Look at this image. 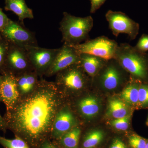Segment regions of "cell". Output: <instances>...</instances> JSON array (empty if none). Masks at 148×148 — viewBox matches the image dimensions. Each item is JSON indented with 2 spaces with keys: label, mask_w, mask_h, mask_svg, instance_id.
Segmentation results:
<instances>
[{
  "label": "cell",
  "mask_w": 148,
  "mask_h": 148,
  "mask_svg": "<svg viewBox=\"0 0 148 148\" xmlns=\"http://www.w3.org/2000/svg\"><path fill=\"white\" fill-rule=\"evenodd\" d=\"M9 44L0 33V73H5V64Z\"/></svg>",
  "instance_id": "603a6c76"
},
{
  "label": "cell",
  "mask_w": 148,
  "mask_h": 148,
  "mask_svg": "<svg viewBox=\"0 0 148 148\" xmlns=\"http://www.w3.org/2000/svg\"><path fill=\"white\" fill-rule=\"evenodd\" d=\"M81 133L79 127H73L59 139L61 146L64 148H78Z\"/></svg>",
  "instance_id": "ffe728a7"
},
{
  "label": "cell",
  "mask_w": 148,
  "mask_h": 148,
  "mask_svg": "<svg viewBox=\"0 0 148 148\" xmlns=\"http://www.w3.org/2000/svg\"><path fill=\"white\" fill-rule=\"evenodd\" d=\"M109 148H127V146L119 138H116L112 142Z\"/></svg>",
  "instance_id": "f546056e"
},
{
  "label": "cell",
  "mask_w": 148,
  "mask_h": 148,
  "mask_svg": "<svg viewBox=\"0 0 148 148\" xmlns=\"http://www.w3.org/2000/svg\"><path fill=\"white\" fill-rule=\"evenodd\" d=\"M84 73L80 64H74L58 72L57 83L70 90H81L87 82Z\"/></svg>",
  "instance_id": "30bf717a"
},
{
  "label": "cell",
  "mask_w": 148,
  "mask_h": 148,
  "mask_svg": "<svg viewBox=\"0 0 148 148\" xmlns=\"http://www.w3.org/2000/svg\"><path fill=\"white\" fill-rule=\"evenodd\" d=\"M105 134L101 130H94L88 132L84 138L83 148H94L103 141Z\"/></svg>",
  "instance_id": "44dd1931"
},
{
  "label": "cell",
  "mask_w": 148,
  "mask_h": 148,
  "mask_svg": "<svg viewBox=\"0 0 148 148\" xmlns=\"http://www.w3.org/2000/svg\"><path fill=\"white\" fill-rule=\"evenodd\" d=\"M75 119L71 112L64 109L57 113L52 127V135L55 139H59L66 132L76 127Z\"/></svg>",
  "instance_id": "4fadbf2b"
},
{
  "label": "cell",
  "mask_w": 148,
  "mask_h": 148,
  "mask_svg": "<svg viewBox=\"0 0 148 148\" xmlns=\"http://www.w3.org/2000/svg\"><path fill=\"white\" fill-rule=\"evenodd\" d=\"M6 127V124L5 121L4 119L2 117L0 114V130H5Z\"/></svg>",
  "instance_id": "1f68e13d"
},
{
  "label": "cell",
  "mask_w": 148,
  "mask_h": 148,
  "mask_svg": "<svg viewBox=\"0 0 148 148\" xmlns=\"http://www.w3.org/2000/svg\"><path fill=\"white\" fill-rule=\"evenodd\" d=\"M142 82L132 78L130 82L126 85L121 94V98L130 107L139 108L138 95L139 89Z\"/></svg>",
  "instance_id": "e0dca14e"
},
{
  "label": "cell",
  "mask_w": 148,
  "mask_h": 148,
  "mask_svg": "<svg viewBox=\"0 0 148 148\" xmlns=\"http://www.w3.org/2000/svg\"><path fill=\"white\" fill-rule=\"evenodd\" d=\"M0 33L9 43L25 49L38 46L35 34L27 29L22 23L10 19Z\"/></svg>",
  "instance_id": "8992f818"
},
{
  "label": "cell",
  "mask_w": 148,
  "mask_h": 148,
  "mask_svg": "<svg viewBox=\"0 0 148 148\" xmlns=\"http://www.w3.org/2000/svg\"><path fill=\"white\" fill-rule=\"evenodd\" d=\"M79 110L83 116L87 119L95 117L99 114L101 104L98 98L90 96L83 98L78 104Z\"/></svg>",
  "instance_id": "2e32d148"
},
{
  "label": "cell",
  "mask_w": 148,
  "mask_h": 148,
  "mask_svg": "<svg viewBox=\"0 0 148 148\" xmlns=\"http://www.w3.org/2000/svg\"><path fill=\"white\" fill-rule=\"evenodd\" d=\"M114 58L131 77L148 84V53L124 43L118 46Z\"/></svg>",
  "instance_id": "7a4b0ae2"
},
{
  "label": "cell",
  "mask_w": 148,
  "mask_h": 148,
  "mask_svg": "<svg viewBox=\"0 0 148 148\" xmlns=\"http://www.w3.org/2000/svg\"><path fill=\"white\" fill-rule=\"evenodd\" d=\"M33 68L39 74L46 73L59 51V48L48 49L39 46L26 49Z\"/></svg>",
  "instance_id": "9c48e42d"
},
{
  "label": "cell",
  "mask_w": 148,
  "mask_h": 148,
  "mask_svg": "<svg viewBox=\"0 0 148 148\" xmlns=\"http://www.w3.org/2000/svg\"><path fill=\"white\" fill-rule=\"evenodd\" d=\"M37 74L29 72L15 76L18 91L27 93L34 89L37 84Z\"/></svg>",
  "instance_id": "d6986e66"
},
{
  "label": "cell",
  "mask_w": 148,
  "mask_h": 148,
  "mask_svg": "<svg viewBox=\"0 0 148 148\" xmlns=\"http://www.w3.org/2000/svg\"><path fill=\"white\" fill-rule=\"evenodd\" d=\"M128 73L120 65L116 59L108 60L101 71L93 78L98 85L108 90H115L127 81Z\"/></svg>",
  "instance_id": "277c9868"
},
{
  "label": "cell",
  "mask_w": 148,
  "mask_h": 148,
  "mask_svg": "<svg viewBox=\"0 0 148 148\" xmlns=\"http://www.w3.org/2000/svg\"><path fill=\"white\" fill-rule=\"evenodd\" d=\"M80 53L73 47L63 45L46 74L52 75L72 65L80 64Z\"/></svg>",
  "instance_id": "8fae6325"
},
{
  "label": "cell",
  "mask_w": 148,
  "mask_h": 148,
  "mask_svg": "<svg viewBox=\"0 0 148 148\" xmlns=\"http://www.w3.org/2000/svg\"><path fill=\"white\" fill-rule=\"evenodd\" d=\"M138 107L141 108H148V84L141 83L139 87Z\"/></svg>",
  "instance_id": "d4e9b609"
},
{
  "label": "cell",
  "mask_w": 148,
  "mask_h": 148,
  "mask_svg": "<svg viewBox=\"0 0 148 148\" xmlns=\"http://www.w3.org/2000/svg\"><path fill=\"white\" fill-rule=\"evenodd\" d=\"M0 144L4 148H30L26 141L17 136L13 139L0 136Z\"/></svg>",
  "instance_id": "7402d4cb"
},
{
  "label": "cell",
  "mask_w": 148,
  "mask_h": 148,
  "mask_svg": "<svg viewBox=\"0 0 148 148\" xmlns=\"http://www.w3.org/2000/svg\"><path fill=\"white\" fill-rule=\"evenodd\" d=\"M108 60L86 53H80V64L85 72L89 76H95L106 64Z\"/></svg>",
  "instance_id": "5bb4252c"
},
{
  "label": "cell",
  "mask_w": 148,
  "mask_h": 148,
  "mask_svg": "<svg viewBox=\"0 0 148 148\" xmlns=\"http://www.w3.org/2000/svg\"><path fill=\"white\" fill-rule=\"evenodd\" d=\"M146 148H148V140H147V144H146Z\"/></svg>",
  "instance_id": "e575fe53"
},
{
  "label": "cell",
  "mask_w": 148,
  "mask_h": 148,
  "mask_svg": "<svg viewBox=\"0 0 148 148\" xmlns=\"http://www.w3.org/2000/svg\"><path fill=\"white\" fill-rule=\"evenodd\" d=\"M130 106L122 100L117 98H111L108 102L106 116L114 119L121 118L132 114Z\"/></svg>",
  "instance_id": "ac0fdd59"
},
{
  "label": "cell",
  "mask_w": 148,
  "mask_h": 148,
  "mask_svg": "<svg viewBox=\"0 0 148 148\" xmlns=\"http://www.w3.org/2000/svg\"><path fill=\"white\" fill-rule=\"evenodd\" d=\"M107 0H90L91 3L90 12L94 13L101 7Z\"/></svg>",
  "instance_id": "f1b7e54d"
},
{
  "label": "cell",
  "mask_w": 148,
  "mask_h": 148,
  "mask_svg": "<svg viewBox=\"0 0 148 148\" xmlns=\"http://www.w3.org/2000/svg\"><path fill=\"white\" fill-rule=\"evenodd\" d=\"M0 85V99L3 102L8 112L13 108L19 98L16 77L14 75L5 73L2 75Z\"/></svg>",
  "instance_id": "7c38bea8"
},
{
  "label": "cell",
  "mask_w": 148,
  "mask_h": 148,
  "mask_svg": "<svg viewBox=\"0 0 148 148\" xmlns=\"http://www.w3.org/2000/svg\"><path fill=\"white\" fill-rule=\"evenodd\" d=\"M146 124L147 126H148V116L147 117V121H146Z\"/></svg>",
  "instance_id": "836d02e7"
},
{
  "label": "cell",
  "mask_w": 148,
  "mask_h": 148,
  "mask_svg": "<svg viewBox=\"0 0 148 148\" xmlns=\"http://www.w3.org/2000/svg\"><path fill=\"white\" fill-rule=\"evenodd\" d=\"M10 19L0 8V33L8 24Z\"/></svg>",
  "instance_id": "83f0119b"
},
{
  "label": "cell",
  "mask_w": 148,
  "mask_h": 148,
  "mask_svg": "<svg viewBox=\"0 0 148 148\" xmlns=\"http://www.w3.org/2000/svg\"><path fill=\"white\" fill-rule=\"evenodd\" d=\"M2 79V76L0 75V85L1 83Z\"/></svg>",
  "instance_id": "d6a6232c"
},
{
  "label": "cell",
  "mask_w": 148,
  "mask_h": 148,
  "mask_svg": "<svg viewBox=\"0 0 148 148\" xmlns=\"http://www.w3.org/2000/svg\"><path fill=\"white\" fill-rule=\"evenodd\" d=\"M106 17L109 28L115 36L117 37L120 34H125L133 40L139 34V24L123 12L109 10L106 14Z\"/></svg>",
  "instance_id": "52a82bcc"
},
{
  "label": "cell",
  "mask_w": 148,
  "mask_h": 148,
  "mask_svg": "<svg viewBox=\"0 0 148 148\" xmlns=\"http://www.w3.org/2000/svg\"><path fill=\"white\" fill-rule=\"evenodd\" d=\"M59 25L64 44L73 46L90 39L89 34L93 27V20L90 16L77 17L64 12Z\"/></svg>",
  "instance_id": "3957f363"
},
{
  "label": "cell",
  "mask_w": 148,
  "mask_h": 148,
  "mask_svg": "<svg viewBox=\"0 0 148 148\" xmlns=\"http://www.w3.org/2000/svg\"><path fill=\"white\" fill-rule=\"evenodd\" d=\"M5 10L13 12L21 23L26 18H34L33 10L28 7L25 0H5Z\"/></svg>",
  "instance_id": "9a60e30c"
},
{
  "label": "cell",
  "mask_w": 148,
  "mask_h": 148,
  "mask_svg": "<svg viewBox=\"0 0 148 148\" xmlns=\"http://www.w3.org/2000/svg\"><path fill=\"white\" fill-rule=\"evenodd\" d=\"M9 48L5 64V73L17 76L29 72L33 68L26 49L9 43Z\"/></svg>",
  "instance_id": "ba28073f"
},
{
  "label": "cell",
  "mask_w": 148,
  "mask_h": 148,
  "mask_svg": "<svg viewBox=\"0 0 148 148\" xmlns=\"http://www.w3.org/2000/svg\"><path fill=\"white\" fill-rule=\"evenodd\" d=\"M132 114L121 118L114 119L110 121V124L115 129L120 131H125L129 128Z\"/></svg>",
  "instance_id": "cb8c5ba5"
},
{
  "label": "cell",
  "mask_w": 148,
  "mask_h": 148,
  "mask_svg": "<svg viewBox=\"0 0 148 148\" xmlns=\"http://www.w3.org/2000/svg\"><path fill=\"white\" fill-rule=\"evenodd\" d=\"M135 47L136 49L143 52L148 51V35L143 34L139 39Z\"/></svg>",
  "instance_id": "4316f807"
},
{
  "label": "cell",
  "mask_w": 148,
  "mask_h": 148,
  "mask_svg": "<svg viewBox=\"0 0 148 148\" xmlns=\"http://www.w3.org/2000/svg\"><path fill=\"white\" fill-rule=\"evenodd\" d=\"M118 45L116 41L101 36L73 47L80 53H88L108 60L114 58Z\"/></svg>",
  "instance_id": "5b68a950"
},
{
  "label": "cell",
  "mask_w": 148,
  "mask_h": 148,
  "mask_svg": "<svg viewBox=\"0 0 148 148\" xmlns=\"http://www.w3.org/2000/svg\"><path fill=\"white\" fill-rule=\"evenodd\" d=\"M34 93L7 112V127L27 143L36 146L52 130L58 100L56 88L42 82Z\"/></svg>",
  "instance_id": "6da1fadb"
},
{
  "label": "cell",
  "mask_w": 148,
  "mask_h": 148,
  "mask_svg": "<svg viewBox=\"0 0 148 148\" xmlns=\"http://www.w3.org/2000/svg\"><path fill=\"white\" fill-rule=\"evenodd\" d=\"M40 148H59L50 142H45L42 145Z\"/></svg>",
  "instance_id": "4dcf8cb0"
},
{
  "label": "cell",
  "mask_w": 148,
  "mask_h": 148,
  "mask_svg": "<svg viewBox=\"0 0 148 148\" xmlns=\"http://www.w3.org/2000/svg\"><path fill=\"white\" fill-rule=\"evenodd\" d=\"M128 143L131 148H146L147 139L137 134H133L129 136Z\"/></svg>",
  "instance_id": "484cf974"
}]
</instances>
